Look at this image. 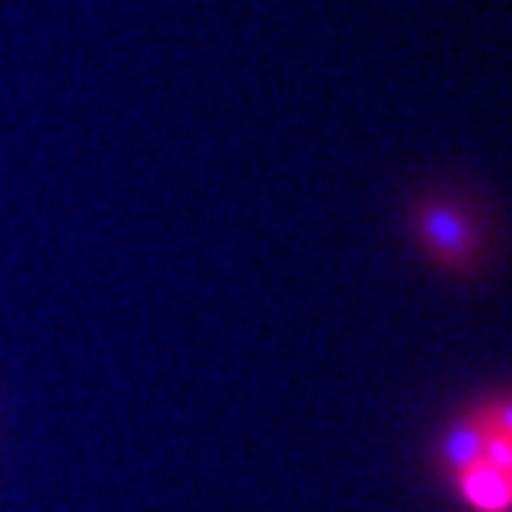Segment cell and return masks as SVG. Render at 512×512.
<instances>
[{
	"label": "cell",
	"mask_w": 512,
	"mask_h": 512,
	"mask_svg": "<svg viewBox=\"0 0 512 512\" xmlns=\"http://www.w3.org/2000/svg\"><path fill=\"white\" fill-rule=\"evenodd\" d=\"M459 486H463V496L483 512H503L509 506V476L503 469L489 466L486 459L476 466H469L459 473Z\"/></svg>",
	"instance_id": "1"
},
{
	"label": "cell",
	"mask_w": 512,
	"mask_h": 512,
	"mask_svg": "<svg viewBox=\"0 0 512 512\" xmlns=\"http://www.w3.org/2000/svg\"><path fill=\"white\" fill-rule=\"evenodd\" d=\"M426 237L433 240V247L449 256V260H459L466 253V243H469V230L459 213H449V210H433L426 217Z\"/></svg>",
	"instance_id": "2"
},
{
	"label": "cell",
	"mask_w": 512,
	"mask_h": 512,
	"mask_svg": "<svg viewBox=\"0 0 512 512\" xmlns=\"http://www.w3.org/2000/svg\"><path fill=\"white\" fill-rule=\"evenodd\" d=\"M446 459L459 469V473L476 463H483V429H479V423H463L446 439Z\"/></svg>",
	"instance_id": "3"
}]
</instances>
